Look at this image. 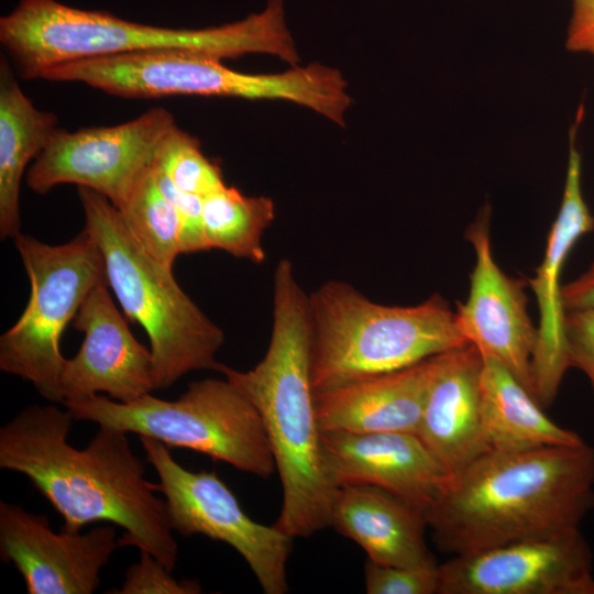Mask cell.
<instances>
[{"instance_id":"5b68a950","label":"cell","mask_w":594,"mask_h":594,"mask_svg":"<svg viewBox=\"0 0 594 594\" xmlns=\"http://www.w3.org/2000/svg\"><path fill=\"white\" fill-rule=\"evenodd\" d=\"M309 304L315 394L469 344L455 312L438 294L415 306H388L330 279L309 295Z\"/></svg>"},{"instance_id":"4fadbf2b","label":"cell","mask_w":594,"mask_h":594,"mask_svg":"<svg viewBox=\"0 0 594 594\" xmlns=\"http://www.w3.org/2000/svg\"><path fill=\"white\" fill-rule=\"evenodd\" d=\"M584 118L581 102L569 130V154L563 195L550 228L544 254L527 285L534 293L539 321L531 360L532 396L541 407L550 406L560 388L569 364L563 336L564 307L561 299L562 271L578 241L594 230V217L582 189V154L576 136Z\"/></svg>"},{"instance_id":"f1b7e54d","label":"cell","mask_w":594,"mask_h":594,"mask_svg":"<svg viewBox=\"0 0 594 594\" xmlns=\"http://www.w3.org/2000/svg\"><path fill=\"white\" fill-rule=\"evenodd\" d=\"M572 3L565 46L571 52L594 56V0H572Z\"/></svg>"},{"instance_id":"9c48e42d","label":"cell","mask_w":594,"mask_h":594,"mask_svg":"<svg viewBox=\"0 0 594 594\" xmlns=\"http://www.w3.org/2000/svg\"><path fill=\"white\" fill-rule=\"evenodd\" d=\"M140 441L157 473L170 528L183 537L198 534L226 542L245 560L265 594L288 592L294 538L249 517L216 472L189 471L164 443L146 437Z\"/></svg>"},{"instance_id":"5bb4252c","label":"cell","mask_w":594,"mask_h":594,"mask_svg":"<svg viewBox=\"0 0 594 594\" xmlns=\"http://www.w3.org/2000/svg\"><path fill=\"white\" fill-rule=\"evenodd\" d=\"M119 547L111 526L56 534L46 516L0 502V556L18 569L29 594L94 593Z\"/></svg>"},{"instance_id":"52a82bcc","label":"cell","mask_w":594,"mask_h":594,"mask_svg":"<svg viewBox=\"0 0 594 594\" xmlns=\"http://www.w3.org/2000/svg\"><path fill=\"white\" fill-rule=\"evenodd\" d=\"M74 420L91 421L194 450L260 477L275 470L262 418L250 398L229 378L193 382L175 400L147 394L121 403L98 394L64 403Z\"/></svg>"},{"instance_id":"30bf717a","label":"cell","mask_w":594,"mask_h":594,"mask_svg":"<svg viewBox=\"0 0 594 594\" xmlns=\"http://www.w3.org/2000/svg\"><path fill=\"white\" fill-rule=\"evenodd\" d=\"M175 125L173 114L160 107L117 125L75 132L58 128L30 167L26 184L37 194L76 184L119 209L154 167L160 146Z\"/></svg>"},{"instance_id":"9a60e30c","label":"cell","mask_w":594,"mask_h":594,"mask_svg":"<svg viewBox=\"0 0 594 594\" xmlns=\"http://www.w3.org/2000/svg\"><path fill=\"white\" fill-rule=\"evenodd\" d=\"M73 326L84 334V341L76 355L65 362L63 404L98 393L131 403L156 389L152 352L132 334L108 282L89 293Z\"/></svg>"},{"instance_id":"d4e9b609","label":"cell","mask_w":594,"mask_h":594,"mask_svg":"<svg viewBox=\"0 0 594 594\" xmlns=\"http://www.w3.org/2000/svg\"><path fill=\"white\" fill-rule=\"evenodd\" d=\"M438 563L417 566L377 564L366 560L364 584L369 594H437Z\"/></svg>"},{"instance_id":"44dd1931","label":"cell","mask_w":594,"mask_h":594,"mask_svg":"<svg viewBox=\"0 0 594 594\" xmlns=\"http://www.w3.org/2000/svg\"><path fill=\"white\" fill-rule=\"evenodd\" d=\"M54 113L37 109L19 86L7 61L0 62V235L20 233V186L31 160L57 131Z\"/></svg>"},{"instance_id":"8fae6325","label":"cell","mask_w":594,"mask_h":594,"mask_svg":"<svg viewBox=\"0 0 594 594\" xmlns=\"http://www.w3.org/2000/svg\"><path fill=\"white\" fill-rule=\"evenodd\" d=\"M437 594H594L591 548L573 528L452 556Z\"/></svg>"},{"instance_id":"cb8c5ba5","label":"cell","mask_w":594,"mask_h":594,"mask_svg":"<svg viewBox=\"0 0 594 594\" xmlns=\"http://www.w3.org/2000/svg\"><path fill=\"white\" fill-rule=\"evenodd\" d=\"M154 167L182 191L201 198L226 186L219 167L202 154L199 142L177 125L164 138Z\"/></svg>"},{"instance_id":"277c9868","label":"cell","mask_w":594,"mask_h":594,"mask_svg":"<svg viewBox=\"0 0 594 594\" xmlns=\"http://www.w3.org/2000/svg\"><path fill=\"white\" fill-rule=\"evenodd\" d=\"M0 42L26 79L78 59L173 48L220 59L266 53L299 62L282 0H267L261 12L241 21L195 30L141 24L56 0H20L0 19Z\"/></svg>"},{"instance_id":"7402d4cb","label":"cell","mask_w":594,"mask_h":594,"mask_svg":"<svg viewBox=\"0 0 594 594\" xmlns=\"http://www.w3.org/2000/svg\"><path fill=\"white\" fill-rule=\"evenodd\" d=\"M205 232L210 249L261 264L265 260L263 235L275 217L268 197H248L227 185L202 198Z\"/></svg>"},{"instance_id":"484cf974","label":"cell","mask_w":594,"mask_h":594,"mask_svg":"<svg viewBox=\"0 0 594 594\" xmlns=\"http://www.w3.org/2000/svg\"><path fill=\"white\" fill-rule=\"evenodd\" d=\"M140 561L128 568L117 594H198L201 587L193 580H177L158 559L150 552L140 551Z\"/></svg>"},{"instance_id":"2e32d148","label":"cell","mask_w":594,"mask_h":594,"mask_svg":"<svg viewBox=\"0 0 594 594\" xmlns=\"http://www.w3.org/2000/svg\"><path fill=\"white\" fill-rule=\"evenodd\" d=\"M321 447L336 487L377 486L424 513L452 477L415 433L322 431Z\"/></svg>"},{"instance_id":"d6986e66","label":"cell","mask_w":594,"mask_h":594,"mask_svg":"<svg viewBox=\"0 0 594 594\" xmlns=\"http://www.w3.org/2000/svg\"><path fill=\"white\" fill-rule=\"evenodd\" d=\"M330 526L356 542L377 564L417 566L436 562L425 540V513L384 488L337 487Z\"/></svg>"},{"instance_id":"6da1fadb","label":"cell","mask_w":594,"mask_h":594,"mask_svg":"<svg viewBox=\"0 0 594 594\" xmlns=\"http://www.w3.org/2000/svg\"><path fill=\"white\" fill-rule=\"evenodd\" d=\"M66 408L30 405L0 429V468L25 475L58 512L62 529L95 521L124 530L120 546L150 552L173 571L178 546L158 484L145 479L127 432L99 426L86 448L69 444Z\"/></svg>"},{"instance_id":"ac0fdd59","label":"cell","mask_w":594,"mask_h":594,"mask_svg":"<svg viewBox=\"0 0 594 594\" xmlns=\"http://www.w3.org/2000/svg\"><path fill=\"white\" fill-rule=\"evenodd\" d=\"M482 366V354L473 344L450 352L429 391L416 433L452 476L491 451L481 410Z\"/></svg>"},{"instance_id":"603a6c76","label":"cell","mask_w":594,"mask_h":594,"mask_svg":"<svg viewBox=\"0 0 594 594\" xmlns=\"http://www.w3.org/2000/svg\"><path fill=\"white\" fill-rule=\"evenodd\" d=\"M118 210L142 248L173 268L180 254V220L175 207L156 184L153 168Z\"/></svg>"},{"instance_id":"3957f363","label":"cell","mask_w":594,"mask_h":594,"mask_svg":"<svg viewBox=\"0 0 594 594\" xmlns=\"http://www.w3.org/2000/svg\"><path fill=\"white\" fill-rule=\"evenodd\" d=\"M312 326L309 295L289 260L274 273L273 328L263 359L249 371L221 365L256 407L283 486L274 526L292 538H307L330 526L337 487L323 460L311 377Z\"/></svg>"},{"instance_id":"ba28073f","label":"cell","mask_w":594,"mask_h":594,"mask_svg":"<svg viewBox=\"0 0 594 594\" xmlns=\"http://www.w3.org/2000/svg\"><path fill=\"white\" fill-rule=\"evenodd\" d=\"M13 241L31 294L18 321L0 337V370L29 381L45 399L63 404L61 380L66 359L61 337L89 293L108 282L103 257L84 230L57 245L21 232Z\"/></svg>"},{"instance_id":"f546056e","label":"cell","mask_w":594,"mask_h":594,"mask_svg":"<svg viewBox=\"0 0 594 594\" xmlns=\"http://www.w3.org/2000/svg\"><path fill=\"white\" fill-rule=\"evenodd\" d=\"M564 309L594 310V262L580 276L562 285Z\"/></svg>"},{"instance_id":"83f0119b","label":"cell","mask_w":594,"mask_h":594,"mask_svg":"<svg viewBox=\"0 0 594 594\" xmlns=\"http://www.w3.org/2000/svg\"><path fill=\"white\" fill-rule=\"evenodd\" d=\"M563 336L569 367L580 370L594 392V310L565 309Z\"/></svg>"},{"instance_id":"7c38bea8","label":"cell","mask_w":594,"mask_h":594,"mask_svg":"<svg viewBox=\"0 0 594 594\" xmlns=\"http://www.w3.org/2000/svg\"><path fill=\"white\" fill-rule=\"evenodd\" d=\"M490 217L491 207L485 204L465 231L475 263L468 299L455 311L457 324L469 344L499 361L532 395L537 326L528 314L527 280L508 276L495 262Z\"/></svg>"},{"instance_id":"ffe728a7","label":"cell","mask_w":594,"mask_h":594,"mask_svg":"<svg viewBox=\"0 0 594 594\" xmlns=\"http://www.w3.org/2000/svg\"><path fill=\"white\" fill-rule=\"evenodd\" d=\"M482 358L481 410L490 450L517 452L584 442L576 432L552 421L499 361Z\"/></svg>"},{"instance_id":"7a4b0ae2","label":"cell","mask_w":594,"mask_h":594,"mask_svg":"<svg viewBox=\"0 0 594 594\" xmlns=\"http://www.w3.org/2000/svg\"><path fill=\"white\" fill-rule=\"evenodd\" d=\"M594 508V448L487 451L453 475L426 510L437 547L452 556L580 528Z\"/></svg>"},{"instance_id":"4316f807","label":"cell","mask_w":594,"mask_h":594,"mask_svg":"<svg viewBox=\"0 0 594 594\" xmlns=\"http://www.w3.org/2000/svg\"><path fill=\"white\" fill-rule=\"evenodd\" d=\"M153 175L161 191L178 213L180 220V254L210 250L204 226L202 198L182 191L156 167H153Z\"/></svg>"},{"instance_id":"e0dca14e","label":"cell","mask_w":594,"mask_h":594,"mask_svg":"<svg viewBox=\"0 0 594 594\" xmlns=\"http://www.w3.org/2000/svg\"><path fill=\"white\" fill-rule=\"evenodd\" d=\"M450 352L315 394L321 432L416 435L429 391L444 369Z\"/></svg>"},{"instance_id":"8992f818","label":"cell","mask_w":594,"mask_h":594,"mask_svg":"<svg viewBox=\"0 0 594 594\" xmlns=\"http://www.w3.org/2000/svg\"><path fill=\"white\" fill-rule=\"evenodd\" d=\"M84 231L98 245L107 280L125 316L150 340L156 389L193 371L219 372L224 333L177 284L173 268L146 252L119 210L102 195L78 187Z\"/></svg>"}]
</instances>
